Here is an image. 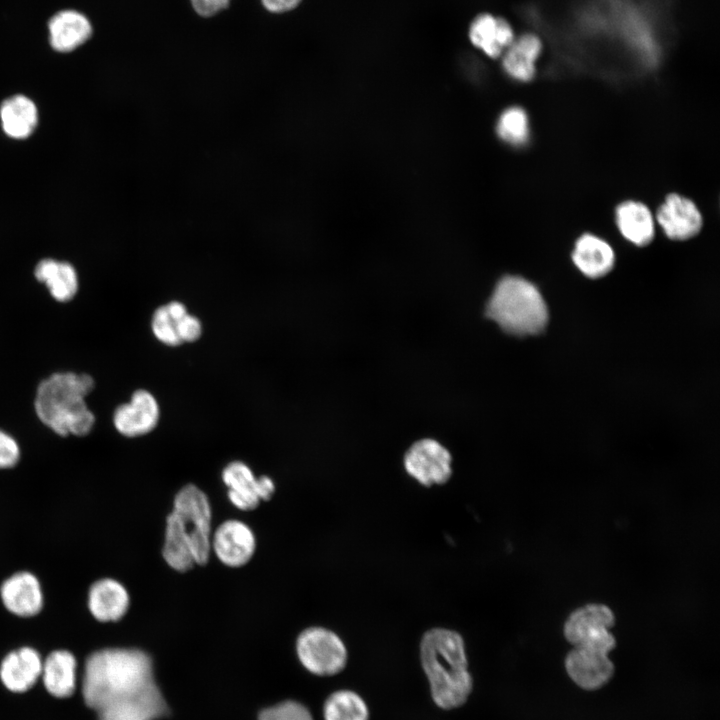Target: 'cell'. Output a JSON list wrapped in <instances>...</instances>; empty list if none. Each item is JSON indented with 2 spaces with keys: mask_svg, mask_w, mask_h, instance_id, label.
I'll return each instance as SVG.
<instances>
[{
  "mask_svg": "<svg viewBox=\"0 0 720 720\" xmlns=\"http://www.w3.org/2000/svg\"><path fill=\"white\" fill-rule=\"evenodd\" d=\"M543 45L536 34L525 33L513 40L504 51L503 68L508 75L519 81H530L536 72V61Z\"/></svg>",
  "mask_w": 720,
  "mask_h": 720,
  "instance_id": "obj_19",
  "label": "cell"
},
{
  "mask_svg": "<svg viewBox=\"0 0 720 720\" xmlns=\"http://www.w3.org/2000/svg\"><path fill=\"white\" fill-rule=\"evenodd\" d=\"M201 333V322L194 315L187 313L177 323V334L181 343L194 342L201 336Z\"/></svg>",
  "mask_w": 720,
  "mask_h": 720,
  "instance_id": "obj_30",
  "label": "cell"
},
{
  "mask_svg": "<svg viewBox=\"0 0 720 720\" xmlns=\"http://www.w3.org/2000/svg\"><path fill=\"white\" fill-rule=\"evenodd\" d=\"M41 674L50 694L60 698L68 697L75 690L76 660L68 651H53L42 664Z\"/></svg>",
  "mask_w": 720,
  "mask_h": 720,
  "instance_id": "obj_23",
  "label": "cell"
},
{
  "mask_svg": "<svg viewBox=\"0 0 720 720\" xmlns=\"http://www.w3.org/2000/svg\"><path fill=\"white\" fill-rule=\"evenodd\" d=\"M85 703L99 720H156L168 713L156 685L151 657L140 649L109 648L92 653L83 677Z\"/></svg>",
  "mask_w": 720,
  "mask_h": 720,
  "instance_id": "obj_1",
  "label": "cell"
},
{
  "mask_svg": "<svg viewBox=\"0 0 720 720\" xmlns=\"http://www.w3.org/2000/svg\"><path fill=\"white\" fill-rule=\"evenodd\" d=\"M180 319L172 317L169 314L166 305L158 307L154 311L151 320V327L154 336L161 343L168 346H178L182 344L177 334V323Z\"/></svg>",
  "mask_w": 720,
  "mask_h": 720,
  "instance_id": "obj_27",
  "label": "cell"
},
{
  "mask_svg": "<svg viewBox=\"0 0 720 720\" xmlns=\"http://www.w3.org/2000/svg\"><path fill=\"white\" fill-rule=\"evenodd\" d=\"M5 608L20 617L38 614L43 605L39 580L30 572H18L6 579L0 588Z\"/></svg>",
  "mask_w": 720,
  "mask_h": 720,
  "instance_id": "obj_13",
  "label": "cell"
},
{
  "mask_svg": "<svg viewBox=\"0 0 720 720\" xmlns=\"http://www.w3.org/2000/svg\"><path fill=\"white\" fill-rule=\"evenodd\" d=\"M608 653V650L596 645L575 646L565 660L568 675L583 689L594 690L602 687L614 671Z\"/></svg>",
  "mask_w": 720,
  "mask_h": 720,
  "instance_id": "obj_10",
  "label": "cell"
},
{
  "mask_svg": "<svg viewBox=\"0 0 720 720\" xmlns=\"http://www.w3.org/2000/svg\"><path fill=\"white\" fill-rule=\"evenodd\" d=\"M231 0H190L195 12L202 17H211L229 7Z\"/></svg>",
  "mask_w": 720,
  "mask_h": 720,
  "instance_id": "obj_31",
  "label": "cell"
},
{
  "mask_svg": "<svg viewBox=\"0 0 720 720\" xmlns=\"http://www.w3.org/2000/svg\"><path fill=\"white\" fill-rule=\"evenodd\" d=\"M614 614L603 604H588L575 610L564 625V635L574 646L580 645L593 635L609 629Z\"/></svg>",
  "mask_w": 720,
  "mask_h": 720,
  "instance_id": "obj_18",
  "label": "cell"
},
{
  "mask_svg": "<svg viewBox=\"0 0 720 720\" xmlns=\"http://www.w3.org/2000/svg\"><path fill=\"white\" fill-rule=\"evenodd\" d=\"M167 518L189 545L196 565H205L211 554L212 509L208 496L196 485L187 484L174 497Z\"/></svg>",
  "mask_w": 720,
  "mask_h": 720,
  "instance_id": "obj_5",
  "label": "cell"
},
{
  "mask_svg": "<svg viewBox=\"0 0 720 720\" xmlns=\"http://www.w3.org/2000/svg\"><path fill=\"white\" fill-rule=\"evenodd\" d=\"M486 314L505 332L517 336L539 333L548 320L546 304L538 289L517 276H506L497 283Z\"/></svg>",
  "mask_w": 720,
  "mask_h": 720,
  "instance_id": "obj_4",
  "label": "cell"
},
{
  "mask_svg": "<svg viewBox=\"0 0 720 720\" xmlns=\"http://www.w3.org/2000/svg\"><path fill=\"white\" fill-rule=\"evenodd\" d=\"M296 653L303 667L318 676L335 675L347 662V649L341 638L320 626L308 627L298 635Z\"/></svg>",
  "mask_w": 720,
  "mask_h": 720,
  "instance_id": "obj_6",
  "label": "cell"
},
{
  "mask_svg": "<svg viewBox=\"0 0 720 720\" xmlns=\"http://www.w3.org/2000/svg\"><path fill=\"white\" fill-rule=\"evenodd\" d=\"M230 503L241 511L256 509L261 501L271 499L275 492L274 481L262 475L256 477L251 468L242 461H233L222 471Z\"/></svg>",
  "mask_w": 720,
  "mask_h": 720,
  "instance_id": "obj_8",
  "label": "cell"
},
{
  "mask_svg": "<svg viewBox=\"0 0 720 720\" xmlns=\"http://www.w3.org/2000/svg\"><path fill=\"white\" fill-rule=\"evenodd\" d=\"M420 660L434 702L450 710L462 706L472 691L462 636L446 628L426 631L420 642Z\"/></svg>",
  "mask_w": 720,
  "mask_h": 720,
  "instance_id": "obj_2",
  "label": "cell"
},
{
  "mask_svg": "<svg viewBox=\"0 0 720 720\" xmlns=\"http://www.w3.org/2000/svg\"><path fill=\"white\" fill-rule=\"evenodd\" d=\"M42 661L36 650L23 647L9 653L2 661L0 677L11 691L24 692L31 688L42 672Z\"/></svg>",
  "mask_w": 720,
  "mask_h": 720,
  "instance_id": "obj_16",
  "label": "cell"
},
{
  "mask_svg": "<svg viewBox=\"0 0 720 720\" xmlns=\"http://www.w3.org/2000/svg\"><path fill=\"white\" fill-rule=\"evenodd\" d=\"M258 720H313V717L303 704L287 700L262 710Z\"/></svg>",
  "mask_w": 720,
  "mask_h": 720,
  "instance_id": "obj_28",
  "label": "cell"
},
{
  "mask_svg": "<svg viewBox=\"0 0 720 720\" xmlns=\"http://www.w3.org/2000/svg\"><path fill=\"white\" fill-rule=\"evenodd\" d=\"M497 133L509 144H525L529 138V121L526 112L519 107L505 110L498 120Z\"/></svg>",
  "mask_w": 720,
  "mask_h": 720,
  "instance_id": "obj_26",
  "label": "cell"
},
{
  "mask_svg": "<svg viewBox=\"0 0 720 720\" xmlns=\"http://www.w3.org/2000/svg\"><path fill=\"white\" fill-rule=\"evenodd\" d=\"M616 223L621 234L638 246L648 244L654 236V218L647 206L626 201L616 209Z\"/></svg>",
  "mask_w": 720,
  "mask_h": 720,
  "instance_id": "obj_22",
  "label": "cell"
},
{
  "mask_svg": "<svg viewBox=\"0 0 720 720\" xmlns=\"http://www.w3.org/2000/svg\"><path fill=\"white\" fill-rule=\"evenodd\" d=\"M452 457L438 441L425 438L413 443L404 455L406 472L423 486L441 485L451 475Z\"/></svg>",
  "mask_w": 720,
  "mask_h": 720,
  "instance_id": "obj_7",
  "label": "cell"
},
{
  "mask_svg": "<svg viewBox=\"0 0 720 720\" xmlns=\"http://www.w3.org/2000/svg\"><path fill=\"white\" fill-rule=\"evenodd\" d=\"M657 221L665 234L675 240L694 236L702 226L701 213L689 199L669 195L657 212Z\"/></svg>",
  "mask_w": 720,
  "mask_h": 720,
  "instance_id": "obj_12",
  "label": "cell"
},
{
  "mask_svg": "<svg viewBox=\"0 0 720 720\" xmlns=\"http://www.w3.org/2000/svg\"><path fill=\"white\" fill-rule=\"evenodd\" d=\"M324 720H368L366 703L351 690H338L326 699L323 706Z\"/></svg>",
  "mask_w": 720,
  "mask_h": 720,
  "instance_id": "obj_25",
  "label": "cell"
},
{
  "mask_svg": "<svg viewBox=\"0 0 720 720\" xmlns=\"http://www.w3.org/2000/svg\"><path fill=\"white\" fill-rule=\"evenodd\" d=\"M160 408L147 390H136L129 403L119 405L113 413L115 429L123 436L134 438L151 432L158 424Z\"/></svg>",
  "mask_w": 720,
  "mask_h": 720,
  "instance_id": "obj_11",
  "label": "cell"
},
{
  "mask_svg": "<svg viewBox=\"0 0 720 720\" xmlns=\"http://www.w3.org/2000/svg\"><path fill=\"white\" fill-rule=\"evenodd\" d=\"M210 549L223 565L240 568L253 557L256 537L245 522L228 519L212 532Z\"/></svg>",
  "mask_w": 720,
  "mask_h": 720,
  "instance_id": "obj_9",
  "label": "cell"
},
{
  "mask_svg": "<svg viewBox=\"0 0 720 720\" xmlns=\"http://www.w3.org/2000/svg\"><path fill=\"white\" fill-rule=\"evenodd\" d=\"M94 387V379L86 373L55 372L36 388L35 414L59 436H85L96 421L85 400Z\"/></svg>",
  "mask_w": 720,
  "mask_h": 720,
  "instance_id": "obj_3",
  "label": "cell"
},
{
  "mask_svg": "<svg viewBox=\"0 0 720 720\" xmlns=\"http://www.w3.org/2000/svg\"><path fill=\"white\" fill-rule=\"evenodd\" d=\"M20 458V447L8 433L0 430V469L11 468Z\"/></svg>",
  "mask_w": 720,
  "mask_h": 720,
  "instance_id": "obj_29",
  "label": "cell"
},
{
  "mask_svg": "<svg viewBox=\"0 0 720 720\" xmlns=\"http://www.w3.org/2000/svg\"><path fill=\"white\" fill-rule=\"evenodd\" d=\"M130 596L122 583L112 578L94 582L88 593V607L92 616L101 622L120 620L128 611Z\"/></svg>",
  "mask_w": 720,
  "mask_h": 720,
  "instance_id": "obj_14",
  "label": "cell"
},
{
  "mask_svg": "<svg viewBox=\"0 0 720 720\" xmlns=\"http://www.w3.org/2000/svg\"><path fill=\"white\" fill-rule=\"evenodd\" d=\"M50 44L56 51L69 52L86 42L92 33L89 20L75 10L55 14L48 24Z\"/></svg>",
  "mask_w": 720,
  "mask_h": 720,
  "instance_id": "obj_17",
  "label": "cell"
},
{
  "mask_svg": "<svg viewBox=\"0 0 720 720\" xmlns=\"http://www.w3.org/2000/svg\"><path fill=\"white\" fill-rule=\"evenodd\" d=\"M471 43L487 56L498 58L515 39L510 23L490 13L479 14L469 28Z\"/></svg>",
  "mask_w": 720,
  "mask_h": 720,
  "instance_id": "obj_15",
  "label": "cell"
},
{
  "mask_svg": "<svg viewBox=\"0 0 720 720\" xmlns=\"http://www.w3.org/2000/svg\"><path fill=\"white\" fill-rule=\"evenodd\" d=\"M572 259L584 275L598 278L612 269L615 255L606 241L592 234H584L576 241Z\"/></svg>",
  "mask_w": 720,
  "mask_h": 720,
  "instance_id": "obj_20",
  "label": "cell"
},
{
  "mask_svg": "<svg viewBox=\"0 0 720 720\" xmlns=\"http://www.w3.org/2000/svg\"><path fill=\"white\" fill-rule=\"evenodd\" d=\"M0 114L4 131L16 139L28 137L35 129L38 120L36 106L23 95H16L4 101Z\"/></svg>",
  "mask_w": 720,
  "mask_h": 720,
  "instance_id": "obj_24",
  "label": "cell"
},
{
  "mask_svg": "<svg viewBox=\"0 0 720 720\" xmlns=\"http://www.w3.org/2000/svg\"><path fill=\"white\" fill-rule=\"evenodd\" d=\"M302 0H261L262 5L271 13H285L296 8Z\"/></svg>",
  "mask_w": 720,
  "mask_h": 720,
  "instance_id": "obj_32",
  "label": "cell"
},
{
  "mask_svg": "<svg viewBox=\"0 0 720 720\" xmlns=\"http://www.w3.org/2000/svg\"><path fill=\"white\" fill-rule=\"evenodd\" d=\"M34 276L46 285L52 298L60 303L71 301L79 289L76 270L67 262L43 259L36 265Z\"/></svg>",
  "mask_w": 720,
  "mask_h": 720,
  "instance_id": "obj_21",
  "label": "cell"
}]
</instances>
